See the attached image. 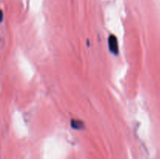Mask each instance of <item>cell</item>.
Returning a JSON list of instances; mask_svg holds the SVG:
<instances>
[{"instance_id": "cell-1", "label": "cell", "mask_w": 160, "mask_h": 159, "mask_svg": "<svg viewBox=\"0 0 160 159\" xmlns=\"http://www.w3.org/2000/svg\"><path fill=\"white\" fill-rule=\"evenodd\" d=\"M108 42H109V48L111 52L113 53L114 55H118L119 46L117 37L114 34H111L108 39Z\"/></svg>"}, {"instance_id": "cell-2", "label": "cell", "mask_w": 160, "mask_h": 159, "mask_svg": "<svg viewBox=\"0 0 160 159\" xmlns=\"http://www.w3.org/2000/svg\"><path fill=\"white\" fill-rule=\"evenodd\" d=\"M84 123L81 120L73 119L71 121V126L75 129H81L84 128Z\"/></svg>"}]
</instances>
